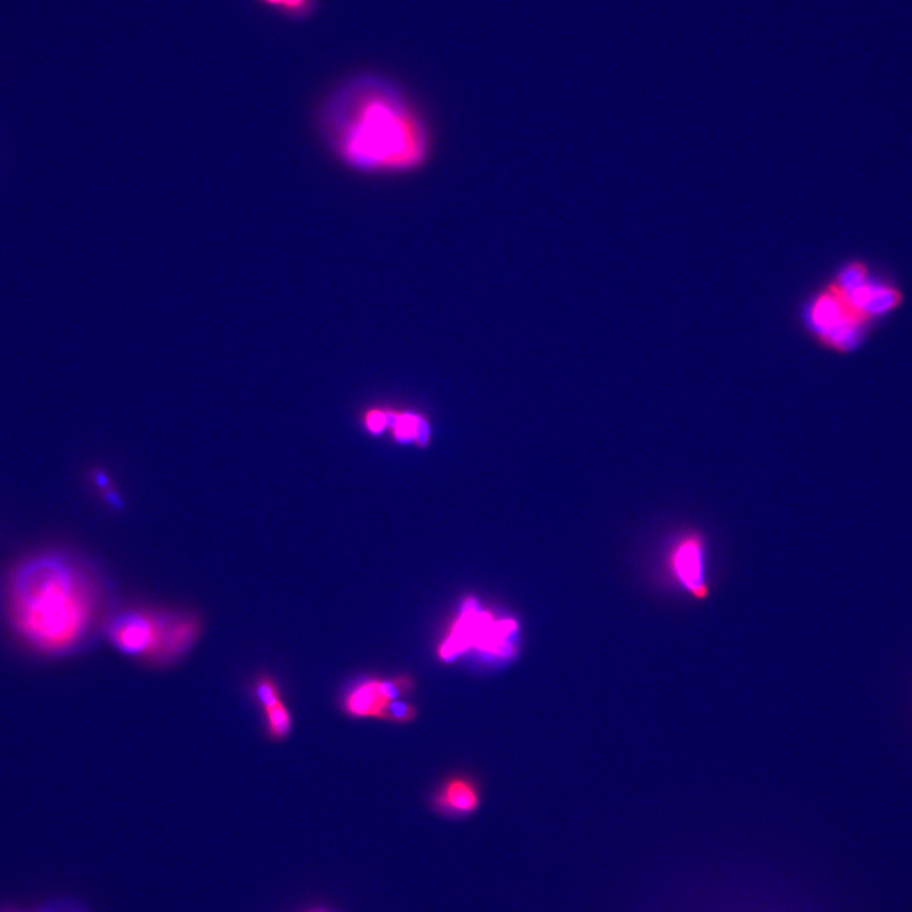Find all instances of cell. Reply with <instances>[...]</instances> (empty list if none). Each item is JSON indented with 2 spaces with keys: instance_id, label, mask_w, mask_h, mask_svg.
<instances>
[{
  "instance_id": "cell-1",
  "label": "cell",
  "mask_w": 912,
  "mask_h": 912,
  "mask_svg": "<svg viewBox=\"0 0 912 912\" xmlns=\"http://www.w3.org/2000/svg\"><path fill=\"white\" fill-rule=\"evenodd\" d=\"M313 127L327 155L363 177L415 174L434 152L425 113L380 75L356 74L336 84L316 104Z\"/></svg>"
},
{
  "instance_id": "cell-2",
  "label": "cell",
  "mask_w": 912,
  "mask_h": 912,
  "mask_svg": "<svg viewBox=\"0 0 912 912\" xmlns=\"http://www.w3.org/2000/svg\"><path fill=\"white\" fill-rule=\"evenodd\" d=\"M101 605L92 576L61 555L26 560L7 586L9 624L23 644L41 654L78 649L97 625Z\"/></svg>"
},
{
  "instance_id": "cell-3",
  "label": "cell",
  "mask_w": 912,
  "mask_h": 912,
  "mask_svg": "<svg viewBox=\"0 0 912 912\" xmlns=\"http://www.w3.org/2000/svg\"><path fill=\"white\" fill-rule=\"evenodd\" d=\"M800 313L806 331L819 344L840 354L857 349L872 325L830 280L811 293Z\"/></svg>"
},
{
  "instance_id": "cell-4",
  "label": "cell",
  "mask_w": 912,
  "mask_h": 912,
  "mask_svg": "<svg viewBox=\"0 0 912 912\" xmlns=\"http://www.w3.org/2000/svg\"><path fill=\"white\" fill-rule=\"evenodd\" d=\"M517 629L519 625L516 620L497 617L493 612L479 607L473 598H469L451 622L448 633L437 648V654L444 662L458 658L469 649L494 658H511L516 652L512 639L515 638Z\"/></svg>"
},
{
  "instance_id": "cell-5",
  "label": "cell",
  "mask_w": 912,
  "mask_h": 912,
  "mask_svg": "<svg viewBox=\"0 0 912 912\" xmlns=\"http://www.w3.org/2000/svg\"><path fill=\"white\" fill-rule=\"evenodd\" d=\"M415 679L408 674L392 678H364L342 696V710L355 719L410 722L417 709L406 697L415 690Z\"/></svg>"
},
{
  "instance_id": "cell-6",
  "label": "cell",
  "mask_w": 912,
  "mask_h": 912,
  "mask_svg": "<svg viewBox=\"0 0 912 912\" xmlns=\"http://www.w3.org/2000/svg\"><path fill=\"white\" fill-rule=\"evenodd\" d=\"M830 282L855 310L872 323L890 315L904 303V292L899 285L874 275L871 266L862 260H852L840 266Z\"/></svg>"
},
{
  "instance_id": "cell-7",
  "label": "cell",
  "mask_w": 912,
  "mask_h": 912,
  "mask_svg": "<svg viewBox=\"0 0 912 912\" xmlns=\"http://www.w3.org/2000/svg\"><path fill=\"white\" fill-rule=\"evenodd\" d=\"M173 612L132 608L121 612L108 622V640L128 657L154 663L164 644Z\"/></svg>"
},
{
  "instance_id": "cell-8",
  "label": "cell",
  "mask_w": 912,
  "mask_h": 912,
  "mask_svg": "<svg viewBox=\"0 0 912 912\" xmlns=\"http://www.w3.org/2000/svg\"><path fill=\"white\" fill-rule=\"evenodd\" d=\"M663 569L673 587L693 600L710 596L709 554L702 536L690 532L679 536L665 551Z\"/></svg>"
},
{
  "instance_id": "cell-9",
  "label": "cell",
  "mask_w": 912,
  "mask_h": 912,
  "mask_svg": "<svg viewBox=\"0 0 912 912\" xmlns=\"http://www.w3.org/2000/svg\"><path fill=\"white\" fill-rule=\"evenodd\" d=\"M432 805L436 812L445 816H469L481 805V791L477 783L468 777H451L437 790Z\"/></svg>"
},
{
  "instance_id": "cell-10",
  "label": "cell",
  "mask_w": 912,
  "mask_h": 912,
  "mask_svg": "<svg viewBox=\"0 0 912 912\" xmlns=\"http://www.w3.org/2000/svg\"><path fill=\"white\" fill-rule=\"evenodd\" d=\"M201 627V621L196 616L173 612L155 664L168 665L182 659L196 644Z\"/></svg>"
},
{
  "instance_id": "cell-11",
  "label": "cell",
  "mask_w": 912,
  "mask_h": 912,
  "mask_svg": "<svg viewBox=\"0 0 912 912\" xmlns=\"http://www.w3.org/2000/svg\"><path fill=\"white\" fill-rule=\"evenodd\" d=\"M388 412V426L393 439L402 444L426 445L429 429L425 418L407 412Z\"/></svg>"
},
{
  "instance_id": "cell-12",
  "label": "cell",
  "mask_w": 912,
  "mask_h": 912,
  "mask_svg": "<svg viewBox=\"0 0 912 912\" xmlns=\"http://www.w3.org/2000/svg\"><path fill=\"white\" fill-rule=\"evenodd\" d=\"M253 2L279 18L299 22L315 14L320 0H253Z\"/></svg>"
},
{
  "instance_id": "cell-13",
  "label": "cell",
  "mask_w": 912,
  "mask_h": 912,
  "mask_svg": "<svg viewBox=\"0 0 912 912\" xmlns=\"http://www.w3.org/2000/svg\"><path fill=\"white\" fill-rule=\"evenodd\" d=\"M261 711H263L264 728L270 739L284 740L291 734L293 717L284 701Z\"/></svg>"
},
{
  "instance_id": "cell-14",
  "label": "cell",
  "mask_w": 912,
  "mask_h": 912,
  "mask_svg": "<svg viewBox=\"0 0 912 912\" xmlns=\"http://www.w3.org/2000/svg\"><path fill=\"white\" fill-rule=\"evenodd\" d=\"M253 696L254 700L259 703L261 710L268 709V707L284 701L279 683L273 677L266 676V674L255 679Z\"/></svg>"
},
{
  "instance_id": "cell-15",
  "label": "cell",
  "mask_w": 912,
  "mask_h": 912,
  "mask_svg": "<svg viewBox=\"0 0 912 912\" xmlns=\"http://www.w3.org/2000/svg\"><path fill=\"white\" fill-rule=\"evenodd\" d=\"M364 426L370 434H383L388 426V412L386 410H379V408H373V410L368 411L367 415L364 416Z\"/></svg>"
},
{
  "instance_id": "cell-16",
  "label": "cell",
  "mask_w": 912,
  "mask_h": 912,
  "mask_svg": "<svg viewBox=\"0 0 912 912\" xmlns=\"http://www.w3.org/2000/svg\"><path fill=\"white\" fill-rule=\"evenodd\" d=\"M44 912H52V911H51V909H50V910H47V911H44ZM56 912H57V911H56Z\"/></svg>"
},
{
  "instance_id": "cell-17",
  "label": "cell",
  "mask_w": 912,
  "mask_h": 912,
  "mask_svg": "<svg viewBox=\"0 0 912 912\" xmlns=\"http://www.w3.org/2000/svg\"><path fill=\"white\" fill-rule=\"evenodd\" d=\"M317 912V911H316Z\"/></svg>"
}]
</instances>
